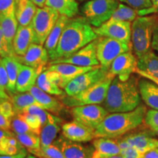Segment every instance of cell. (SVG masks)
I'll return each mask as SVG.
<instances>
[{
  "label": "cell",
  "instance_id": "6da1fadb",
  "mask_svg": "<svg viewBox=\"0 0 158 158\" xmlns=\"http://www.w3.org/2000/svg\"><path fill=\"white\" fill-rule=\"evenodd\" d=\"M94 28L84 18L70 19L61 35L56 51L50 62L71 56L98 39Z\"/></svg>",
  "mask_w": 158,
  "mask_h": 158
},
{
  "label": "cell",
  "instance_id": "7a4b0ae2",
  "mask_svg": "<svg viewBox=\"0 0 158 158\" xmlns=\"http://www.w3.org/2000/svg\"><path fill=\"white\" fill-rule=\"evenodd\" d=\"M138 83L133 76L125 81L114 77L102 102L108 113L131 111L139 106L141 98Z\"/></svg>",
  "mask_w": 158,
  "mask_h": 158
},
{
  "label": "cell",
  "instance_id": "3957f363",
  "mask_svg": "<svg viewBox=\"0 0 158 158\" xmlns=\"http://www.w3.org/2000/svg\"><path fill=\"white\" fill-rule=\"evenodd\" d=\"M147 108L141 105L135 110L108 114L96 129L95 138H118L143 123Z\"/></svg>",
  "mask_w": 158,
  "mask_h": 158
},
{
  "label": "cell",
  "instance_id": "277c9868",
  "mask_svg": "<svg viewBox=\"0 0 158 158\" xmlns=\"http://www.w3.org/2000/svg\"><path fill=\"white\" fill-rule=\"evenodd\" d=\"M158 17L139 16L132 23V48L137 58L151 51L153 31Z\"/></svg>",
  "mask_w": 158,
  "mask_h": 158
},
{
  "label": "cell",
  "instance_id": "5b68a950",
  "mask_svg": "<svg viewBox=\"0 0 158 158\" xmlns=\"http://www.w3.org/2000/svg\"><path fill=\"white\" fill-rule=\"evenodd\" d=\"M114 78V76L109 73L107 77L101 81L97 83L80 93L73 96H68L67 94L63 95L59 97V100L66 107L70 108L86 105L101 104L106 98L108 88Z\"/></svg>",
  "mask_w": 158,
  "mask_h": 158
},
{
  "label": "cell",
  "instance_id": "8992f818",
  "mask_svg": "<svg viewBox=\"0 0 158 158\" xmlns=\"http://www.w3.org/2000/svg\"><path fill=\"white\" fill-rule=\"evenodd\" d=\"M118 5V0H88L79 14L93 27H99L111 18Z\"/></svg>",
  "mask_w": 158,
  "mask_h": 158
},
{
  "label": "cell",
  "instance_id": "52a82bcc",
  "mask_svg": "<svg viewBox=\"0 0 158 158\" xmlns=\"http://www.w3.org/2000/svg\"><path fill=\"white\" fill-rule=\"evenodd\" d=\"M132 43H126L107 37H98L97 56L102 68L109 70L112 62L123 53L131 51Z\"/></svg>",
  "mask_w": 158,
  "mask_h": 158
},
{
  "label": "cell",
  "instance_id": "ba28073f",
  "mask_svg": "<svg viewBox=\"0 0 158 158\" xmlns=\"http://www.w3.org/2000/svg\"><path fill=\"white\" fill-rule=\"evenodd\" d=\"M59 16L60 14L58 12L51 7L46 6L37 7L31 23L35 33V43L44 45Z\"/></svg>",
  "mask_w": 158,
  "mask_h": 158
},
{
  "label": "cell",
  "instance_id": "9c48e42d",
  "mask_svg": "<svg viewBox=\"0 0 158 158\" xmlns=\"http://www.w3.org/2000/svg\"><path fill=\"white\" fill-rule=\"evenodd\" d=\"M70 114L75 121L95 130L103 121L108 112L103 106L92 104L71 108Z\"/></svg>",
  "mask_w": 158,
  "mask_h": 158
},
{
  "label": "cell",
  "instance_id": "30bf717a",
  "mask_svg": "<svg viewBox=\"0 0 158 158\" xmlns=\"http://www.w3.org/2000/svg\"><path fill=\"white\" fill-rule=\"evenodd\" d=\"M108 73L109 70L99 65L93 70L88 71L71 81L64 89L65 94L68 96H73L80 93L97 83L101 81L107 77Z\"/></svg>",
  "mask_w": 158,
  "mask_h": 158
},
{
  "label": "cell",
  "instance_id": "8fae6325",
  "mask_svg": "<svg viewBox=\"0 0 158 158\" xmlns=\"http://www.w3.org/2000/svg\"><path fill=\"white\" fill-rule=\"evenodd\" d=\"M98 37H107L121 42L131 43L132 23L129 21H110L99 27H93Z\"/></svg>",
  "mask_w": 158,
  "mask_h": 158
},
{
  "label": "cell",
  "instance_id": "7c38bea8",
  "mask_svg": "<svg viewBox=\"0 0 158 158\" xmlns=\"http://www.w3.org/2000/svg\"><path fill=\"white\" fill-rule=\"evenodd\" d=\"M97 42L98 39L89 43L71 56L64 59L52 61L49 62V64L68 63L81 67L98 66L100 65V63L97 56Z\"/></svg>",
  "mask_w": 158,
  "mask_h": 158
},
{
  "label": "cell",
  "instance_id": "4fadbf2b",
  "mask_svg": "<svg viewBox=\"0 0 158 158\" xmlns=\"http://www.w3.org/2000/svg\"><path fill=\"white\" fill-rule=\"evenodd\" d=\"M138 58L131 51L123 53L114 59L109 69L110 74L122 81L128 80L137 68Z\"/></svg>",
  "mask_w": 158,
  "mask_h": 158
},
{
  "label": "cell",
  "instance_id": "5bb4252c",
  "mask_svg": "<svg viewBox=\"0 0 158 158\" xmlns=\"http://www.w3.org/2000/svg\"><path fill=\"white\" fill-rule=\"evenodd\" d=\"M15 59L22 64L32 68H45L50 62L48 51L43 45L32 43L23 56L15 55Z\"/></svg>",
  "mask_w": 158,
  "mask_h": 158
},
{
  "label": "cell",
  "instance_id": "9a60e30c",
  "mask_svg": "<svg viewBox=\"0 0 158 158\" xmlns=\"http://www.w3.org/2000/svg\"><path fill=\"white\" fill-rule=\"evenodd\" d=\"M62 135L70 141L85 143L95 138L94 130L75 121L65 122L62 125Z\"/></svg>",
  "mask_w": 158,
  "mask_h": 158
},
{
  "label": "cell",
  "instance_id": "2e32d148",
  "mask_svg": "<svg viewBox=\"0 0 158 158\" xmlns=\"http://www.w3.org/2000/svg\"><path fill=\"white\" fill-rule=\"evenodd\" d=\"M96 67L98 66L81 67L75 64H68V63H58V64H49L46 68L49 70L57 72L60 75L61 81L59 84V87L61 89H64L65 86L71 81L88 71L93 70Z\"/></svg>",
  "mask_w": 158,
  "mask_h": 158
},
{
  "label": "cell",
  "instance_id": "e0dca14e",
  "mask_svg": "<svg viewBox=\"0 0 158 158\" xmlns=\"http://www.w3.org/2000/svg\"><path fill=\"white\" fill-rule=\"evenodd\" d=\"M53 143L58 146L65 158H92L94 150L61 136Z\"/></svg>",
  "mask_w": 158,
  "mask_h": 158
},
{
  "label": "cell",
  "instance_id": "ac0fdd59",
  "mask_svg": "<svg viewBox=\"0 0 158 158\" xmlns=\"http://www.w3.org/2000/svg\"><path fill=\"white\" fill-rule=\"evenodd\" d=\"M37 102L47 111L54 114H59L64 109L65 106L60 100H58L50 94L39 88L36 84L29 91Z\"/></svg>",
  "mask_w": 158,
  "mask_h": 158
},
{
  "label": "cell",
  "instance_id": "d6986e66",
  "mask_svg": "<svg viewBox=\"0 0 158 158\" xmlns=\"http://www.w3.org/2000/svg\"><path fill=\"white\" fill-rule=\"evenodd\" d=\"M32 43H35V36L31 25L19 26L13 43L15 54L17 56L24 55Z\"/></svg>",
  "mask_w": 158,
  "mask_h": 158
},
{
  "label": "cell",
  "instance_id": "ffe728a7",
  "mask_svg": "<svg viewBox=\"0 0 158 158\" xmlns=\"http://www.w3.org/2000/svg\"><path fill=\"white\" fill-rule=\"evenodd\" d=\"M46 68H35L21 64L16 81L17 92H27L36 84L37 79L41 72Z\"/></svg>",
  "mask_w": 158,
  "mask_h": 158
},
{
  "label": "cell",
  "instance_id": "44dd1931",
  "mask_svg": "<svg viewBox=\"0 0 158 158\" xmlns=\"http://www.w3.org/2000/svg\"><path fill=\"white\" fill-rule=\"evenodd\" d=\"M62 119L53 114L48 113V119L41 127L40 137L41 148L48 147L56 140L59 132L62 129Z\"/></svg>",
  "mask_w": 158,
  "mask_h": 158
},
{
  "label": "cell",
  "instance_id": "7402d4cb",
  "mask_svg": "<svg viewBox=\"0 0 158 158\" xmlns=\"http://www.w3.org/2000/svg\"><path fill=\"white\" fill-rule=\"evenodd\" d=\"M130 147L135 148L141 153L158 148V139L151 137L146 133H138L122 138Z\"/></svg>",
  "mask_w": 158,
  "mask_h": 158
},
{
  "label": "cell",
  "instance_id": "603a6c76",
  "mask_svg": "<svg viewBox=\"0 0 158 158\" xmlns=\"http://www.w3.org/2000/svg\"><path fill=\"white\" fill-rule=\"evenodd\" d=\"M140 95L143 102L152 109L158 110V85L147 78H142L138 83Z\"/></svg>",
  "mask_w": 158,
  "mask_h": 158
},
{
  "label": "cell",
  "instance_id": "cb8c5ba5",
  "mask_svg": "<svg viewBox=\"0 0 158 158\" xmlns=\"http://www.w3.org/2000/svg\"><path fill=\"white\" fill-rule=\"evenodd\" d=\"M37 7L31 0H16L15 14L19 26L25 27L30 25Z\"/></svg>",
  "mask_w": 158,
  "mask_h": 158
},
{
  "label": "cell",
  "instance_id": "d4e9b609",
  "mask_svg": "<svg viewBox=\"0 0 158 158\" xmlns=\"http://www.w3.org/2000/svg\"><path fill=\"white\" fill-rule=\"evenodd\" d=\"M69 20H70V18L65 16V15H60L59 19L57 20L56 24L51 30L50 34L47 37L46 40H45L44 45H43L48 51L50 60L54 56L55 51H56L57 45H58L61 35H62L65 26L68 23Z\"/></svg>",
  "mask_w": 158,
  "mask_h": 158
},
{
  "label": "cell",
  "instance_id": "484cf974",
  "mask_svg": "<svg viewBox=\"0 0 158 158\" xmlns=\"http://www.w3.org/2000/svg\"><path fill=\"white\" fill-rule=\"evenodd\" d=\"M45 6L70 19L76 17L80 11L77 0H46Z\"/></svg>",
  "mask_w": 158,
  "mask_h": 158
},
{
  "label": "cell",
  "instance_id": "4316f807",
  "mask_svg": "<svg viewBox=\"0 0 158 158\" xmlns=\"http://www.w3.org/2000/svg\"><path fill=\"white\" fill-rule=\"evenodd\" d=\"M3 63L5 64L6 71H7V77H8V85H7V92L9 95H13L17 93L16 81L20 68L21 67V63L15 59V56H8L2 57Z\"/></svg>",
  "mask_w": 158,
  "mask_h": 158
},
{
  "label": "cell",
  "instance_id": "83f0119b",
  "mask_svg": "<svg viewBox=\"0 0 158 158\" xmlns=\"http://www.w3.org/2000/svg\"><path fill=\"white\" fill-rule=\"evenodd\" d=\"M93 153L100 156H111L121 154L117 140L109 138H95L93 141Z\"/></svg>",
  "mask_w": 158,
  "mask_h": 158
},
{
  "label": "cell",
  "instance_id": "f1b7e54d",
  "mask_svg": "<svg viewBox=\"0 0 158 158\" xmlns=\"http://www.w3.org/2000/svg\"><path fill=\"white\" fill-rule=\"evenodd\" d=\"M18 27H19V23L15 17V13L6 15L0 20V28L2 31L4 37L9 48L13 53H14V51L13 48V43Z\"/></svg>",
  "mask_w": 158,
  "mask_h": 158
},
{
  "label": "cell",
  "instance_id": "f546056e",
  "mask_svg": "<svg viewBox=\"0 0 158 158\" xmlns=\"http://www.w3.org/2000/svg\"><path fill=\"white\" fill-rule=\"evenodd\" d=\"M36 85L44 92L50 94H53V95L62 97L66 94L64 91L51 78L49 70L47 68L42 71L41 73L39 75L37 79Z\"/></svg>",
  "mask_w": 158,
  "mask_h": 158
},
{
  "label": "cell",
  "instance_id": "4dcf8cb0",
  "mask_svg": "<svg viewBox=\"0 0 158 158\" xmlns=\"http://www.w3.org/2000/svg\"><path fill=\"white\" fill-rule=\"evenodd\" d=\"M137 68L158 78V55L152 50L149 51L138 59Z\"/></svg>",
  "mask_w": 158,
  "mask_h": 158
},
{
  "label": "cell",
  "instance_id": "1f68e13d",
  "mask_svg": "<svg viewBox=\"0 0 158 158\" xmlns=\"http://www.w3.org/2000/svg\"><path fill=\"white\" fill-rule=\"evenodd\" d=\"M21 145L33 155L39 158L40 155L41 141L38 134L29 133L15 135Z\"/></svg>",
  "mask_w": 158,
  "mask_h": 158
},
{
  "label": "cell",
  "instance_id": "d6a6232c",
  "mask_svg": "<svg viewBox=\"0 0 158 158\" xmlns=\"http://www.w3.org/2000/svg\"><path fill=\"white\" fill-rule=\"evenodd\" d=\"M15 115L23 113L26 108L32 105H40L29 92H17L10 96Z\"/></svg>",
  "mask_w": 158,
  "mask_h": 158
},
{
  "label": "cell",
  "instance_id": "836d02e7",
  "mask_svg": "<svg viewBox=\"0 0 158 158\" xmlns=\"http://www.w3.org/2000/svg\"><path fill=\"white\" fill-rule=\"evenodd\" d=\"M138 10L125 4L119 3L117 9L109 19L110 21H121L133 22L138 18Z\"/></svg>",
  "mask_w": 158,
  "mask_h": 158
},
{
  "label": "cell",
  "instance_id": "e575fe53",
  "mask_svg": "<svg viewBox=\"0 0 158 158\" xmlns=\"http://www.w3.org/2000/svg\"><path fill=\"white\" fill-rule=\"evenodd\" d=\"M11 122V129L14 132L15 135L18 134H23L29 133H35L38 134L36 130L31 127L22 118L16 114L13 116V118L10 120ZM39 135V134H38Z\"/></svg>",
  "mask_w": 158,
  "mask_h": 158
},
{
  "label": "cell",
  "instance_id": "d590c367",
  "mask_svg": "<svg viewBox=\"0 0 158 158\" xmlns=\"http://www.w3.org/2000/svg\"><path fill=\"white\" fill-rule=\"evenodd\" d=\"M7 85H8V77L2 59L1 57L0 58V98L10 100V96H9L7 92Z\"/></svg>",
  "mask_w": 158,
  "mask_h": 158
},
{
  "label": "cell",
  "instance_id": "8d00e7d4",
  "mask_svg": "<svg viewBox=\"0 0 158 158\" xmlns=\"http://www.w3.org/2000/svg\"><path fill=\"white\" fill-rule=\"evenodd\" d=\"M23 113H28L36 116L40 119V121L41 122L42 127L48 119V112L46 110H45L40 105H32V106H29L28 108H27L23 110Z\"/></svg>",
  "mask_w": 158,
  "mask_h": 158
},
{
  "label": "cell",
  "instance_id": "74e56055",
  "mask_svg": "<svg viewBox=\"0 0 158 158\" xmlns=\"http://www.w3.org/2000/svg\"><path fill=\"white\" fill-rule=\"evenodd\" d=\"M39 158H65L58 146L52 143L48 147H42Z\"/></svg>",
  "mask_w": 158,
  "mask_h": 158
},
{
  "label": "cell",
  "instance_id": "f35d334b",
  "mask_svg": "<svg viewBox=\"0 0 158 158\" xmlns=\"http://www.w3.org/2000/svg\"><path fill=\"white\" fill-rule=\"evenodd\" d=\"M122 3L130 6L136 10H142L151 8L152 7V0H118Z\"/></svg>",
  "mask_w": 158,
  "mask_h": 158
},
{
  "label": "cell",
  "instance_id": "ab89813d",
  "mask_svg": "<svg viewBox=\"0 0 158 158\" xmlns=\"http://www.w3.org/2000/svg\"><path fill=\"white\" fill-rule=\"evenodd\" d=\"M144 122L151 130H158V110L150 109L146 113Z\"/></svg>",
  "mask_w": 158,
  "mask_h": 158
},
{
  "label": "cell",
  "instance_id": "60d3db41",
  "mask_svg": "<svg viewBox=\"0 0 158 158\" xmlns=\"http://www.w3.org/2000/svg\"><path fill=\"white\" fill-rule=\"evenodd\" d=\"M18 115H19L21 118H22L31 127H32L33 129L36 130V132L39 134V135L40 134L42 124H41V122L40 121V119L36 116L32 115V114L28 113H22L18 114Z\"/></svg>",
  "mask_w": 158,
  "mask_h": 158
},
{
  "label": "cell",
  "instance_id": "b9f144b4",
  "mask_svg": "<svg viewBox=\"0 0 158 158\" xmlns=\"http://www.w3.org/2000/svg\"><path fill=\"white\" fill-rule=\"evenodd\" d=\"M16 0H0V20L6 15L14 13Z\"/></svg>",
  "mask_w": 158,
  "mask_h": 158
},
{
  "label": "cell",
  "instance_id": "7bdbcfd3",
  "mask_svg": "<svg viewBox=\"0 0 158 158\" xmlns=\"http://www.w3.org/2000/svg\"><path fill=\"white\" fill-rule=\"evenodd\" d=\"M0 113L9 120L13 118L15 114L10 100L0 98Z\"/></svg>",
  "mask_w": 158,
  "mask_h": 158
},
{
  "label": "cell",
  "instance_id": "ee69618b",
  "mask_svg": "<svg viewBox=\"0 0 158 158\" xmlns=\"http://www.w3.org/2000/svg\"><path fill=\"white\" fill-rule=\"evenodd\" d=\"M14 53L9 48L7 43L6 42L5 37L0 28V56L5 57L8 56H15Z\"/></svg>",
  "mask_w": 158,
  "mask_h": 158
},
{
  "label": "cell",
  "instance_id": "f6af8a7d",
  "mask_svg": "<svg viewBox=\"0 0 158 158\" xmlns=\"http://www.w3.org/2000/svg\"><path fill=\"white\" fill-rule=\"evenodd\" d=\"M13 133L7 130L0 129V155H5L7 145V138Z\"/></svg>",
  "mask_w": 158,
  "mask_h": 158
},
{
  "label": "cell",
  "instance_id": "bcb514c9",
  "mask_svg": "<svg viewBox=\"0 0 158 158\" xmlns=\"http://www.w3.org/2000/svg\"><path fill=\"white\" fill-rule=\"evenodd\" d=\"M143 154V153H141L135 148L132 147H130L121 151V155L124 158H141Z\"/></svg>",
  "mask_w": 158,
  "mask_h": 158
},
{
  "label": "cell",
  "instance_id": "7dc6e473",
  "mask_svg": "<svg viewBox=\"0 0 158 158\" xmlns=\"http://www.w3.org/2000/svg\"><path fill=\"white\" fill-rule=\"evenodd\" d=\"M153 6L151 8L142 10H138V14L139 16H144L152 13H158V0H152Z\"/></svg>",
  "mask_w": 158,
  "mask_h": 158
},
{
  "label": "cell",
  "instance_id": "c3c4849f",
  "mask_svg": "<svg viewBox=\"0 0 158 158\" xmlns=\"http://www.w3.org/2000/svg\"><path fill=\"white\" fill-rule=\"evenodd\" d=\"M152 48L158 55V21L154 29L152 40Z\"/></svg>",
  "mask_w": 158,
  "mask_h": 158
},
{
  "label": "cell",
  "instance_id": "681fc988",
  "mask_svg": "<svg viewBox=\"0 0 158 158\" xmlns=\"http://www.w3.org/2000/svg\"><path fill=\"white\" fill-rule=\"evenodd\" d=\"M0 129L7 130L11 129L10 120L4 116L1 113H0Z\"/></svg>",
  "mask_w": 158,
  "mask_h": 158
},
{
  "label": "cell",
  "instance_id": "f907efd6",
  "mask_svg": "<svg viewBox=\"0 0 158 158\" xmlns=\"http://www.w3.org/2000/svg\"><path fill=\"white\" fill-rule=\"evenodd\" d=\"M135 73H137V74L139 75V76H142V77H143V78H147V79H149V80L155 82L156 84L158 85V78H155V77H153V76H150L149 74H148L146 72H144V71H142V70H139V69H138V68H136Z\"/></svg>",
  "mask_w": 158,
  "mask_h": 158
},
{
  "label": "cell",
  "instance_id": "816d5d0a",
  "mask_svg": "<svg viewBox=\"0 0 158 158\" xmlns=\"http://www.w3.org/2000/svg\"><path fill=\"white\" fill-rule=\"evenodd\" d=\"M141 158H158V148H155L143 153Z\"/></svg>",
  "mask_w": 158,
  "mask_h": 158
},
{
  "label": "cell",
  "instance_id": "f5cc1de1",
  "mask_svg": "<svg viewBox=\"0 0 158 158\" xmlns=\"http://www.w3.org/2000/svg\"><path fill=\"white\" fill-rule=\"evenodd\" d=\"M27 156V149H23L21 152L14 155H0V158H25Z\"/></svg>",
  "mask_w": 158,
  "mask_h": 158
},
{
  "label": "cell",
  "instance_id": "db71d44e",
  "mask_svg": "<svg viewBox=\"0 0 158 158\" xmlns=\"http://www.w3.org/2000/svg\"><path fill=\"white\" fill-rule=\"evenodd\" d=\"M92 158H124L121 154L117 155H111V156H100L96 155V154H92Z\"/></svg>",
  "mask_w": 158,
  "mask_h": 158
},
{
  "label": "cell",
  "instance_id": "11a10c76",
  "mask_svg": "<svg viewBox=\"0 0 158 158\" xmlns=\"http://www.w3.org/2000/svg\"><path fill=\"white\" fill-rule=\"evenodd\" d=\"M38 7H43L45 5L46 0H31Z\"/></svg>",
  "mask_w": 158,
  "mask_h": 158
},
{
  "label": "cell",
  "instance_id": "9f6ffc18",
  "mask_svg": "<svg viewBox=\"0 0 158 158\" xmlns=\"http://www.w3.org/2000/svg\"><path fill=\"white\" fill-rule=\"evenodd\" d=\"M25 158H38V157H36V156H35V155H27V157H26Z\"/></svg>",
  "mask_w": 158,
  "mask_h": 158
},
{
  "label": "cell",
  "instance_id": "6f0895ef",
  "mask_svg": "<svg viewBox=\"0 0 158 158\" xmlns=\"http://www.w3.org/2000/svg\"><path fill=\"white\" fill-rule=\"evenodd\" d=\"M152 132H153L154 135H158V130H156V131H152Z\"/></svg>",
  "mask_w": 158,
  "mask_h": 158
},
{
  "label": "cell",
  "instance_id": "680465c9",
  "mask_svg": "<svg viewBox=\"0 0 158 158\" xmlns=\"http://www.w3.org/2000/svg\"><path fill=\"white\" fill-rule=\"evenodd\" d=\"M79 1H85V0H79Z\"/></svg>",
  "mask_w": 158,
  "mask_h": 158
},
{
  "label": "cell",
  "instance_id": "91938a15",
  "mask_svg": "<svg viewBox=\"0 0 158 158\" xmlns=\"http://www.w3.org/2000/svg\"><path fill=\"white\" fill-rule=\"evenodd\" d=\"M0 58H1V56H0Z\"/></svg>",
  "mask_w": 158,
  "mask_h": 158
}]
</instances>
